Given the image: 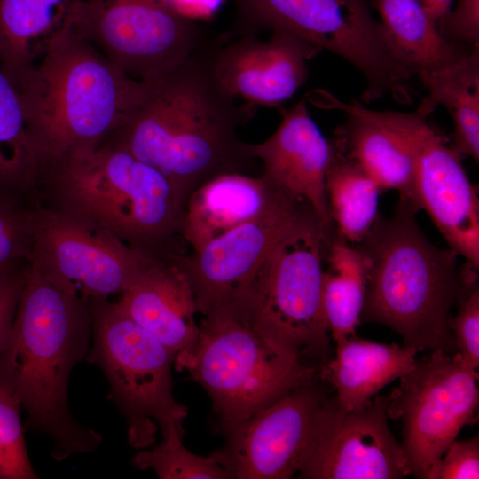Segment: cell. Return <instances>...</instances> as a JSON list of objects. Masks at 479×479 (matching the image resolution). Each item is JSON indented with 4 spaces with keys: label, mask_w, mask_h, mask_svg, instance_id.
<instances>
[{
    "label": "cell",
    "mask_w": 479,
    "mask_h": 479,
    "mask_svg": "<svg viewBox=\"0 0 479 479\" xmlns=\"http://www.w3.org/2000/svg\"><path fill=\"white\" fill-rule=\"evenodd\" d=\"M477 370L460 354L441 350L416 358L388 397V415L402 421V442L410 475H428L457 438L475 420L478 408Z\"/></svg>",
    "instance_id": "10"
},
{
    "label": "cell",
    "mask_w": 479,
    "mask_h": 479,
    "mask_svg": "<svg viewBox=\"0 0 479 479\" xmlns=\"http://www.w3.org/2000/svg\"><path fill=\"white\" fill-rule=\"evenodd\" d=\"M199 327L185 370L208 394L220 427L248 418L318 376L316 367L278 346L242 316H206Z\"/></svg>",
    "instance_id": "8"
},
{
    "label": "cell",
    "mask_w": 479,
    "mask_h": 479,
    "mask_svg": "<svg viewBox=\"0 0 479 479\" xmlns=\"http://www.w3.org/2000/svg\"><path fill=\"white\" fill-rule=\"evenodd\" d=\"M140 470L152 469L161 479H232L215 452L204 457L190 452L183 442L161 443L141 449L130 460Z\"/></svg>",
    "instance_id": "29"
},
{
    "label": "cell",
    "mask_w": 479,
    "mask_h": 479,
    "mask_svg": "<svg viewBox=\"0 0 479 479\" xmlns=\"http://www.w3.org/2000/svg\"><path fill=\"white\" fill-rule=\"evenodd\" d=\"M409 144L415 165L419 209H424L450 248L479 266V200L462 165V155L429 122L420 104L411 113L386 111Z\"/></svg>",
    "instance_id": "14"
},
{
    "label": "cell",
    "mask_w": 479,
    "mask_h": 479,
    "mask_svg": "<svg viewBox=\"0 0 479 479\" xmlns=\"http://www.w3.org/2000/svg\"><path fill=\"white\" fill-rule=\"evenodd\" d=\"M316 381L292 389L243 420L220 427L226 441L215 453L232 479H288L298 473L326 398Z\"/></svg>",
    "instance_id": "16"
},
{
    "label": "cell",
    "mask_w": 479,
    "mask_h": 479,
    "mask_svg": "<svg viewBox=\"0 0 479 479\" xmlns=\"http://www.w3.org/2000/svg\"><path fill=\"white\" fill-rule=\"evenodd\" d=\"M334 226L305 209L279 238L258 272L242 317L302 359L328 360L330 334L322 288L323 261Z\"/></svg>",
    "instance_id": "6"
},
{
    "label": "cell",
    "mask_w": 479,
    "mask_h": 479,
    "mask_svg": "<svg viewBox=\"0 0 479 479\" xmlns=\"http://www.w3.org/2000/svg\"><path fill=\"white\" fill-rule=\"evenodd\" d=\"M31 207L0 197V269L31 262Z\"/></svg>",
    "instance_id": "32"
},
{
    "label": "cell",
    "mask_w": 479,
    "mask_h": 479,
    "mask_svg": "<svg viewBox=\"0 0 479 479\" xmlns=\"http://www.w3.org/2000/svg\"><path fill=\"white\" fill-rule=\"evenodd\" d=\"M416 213L399 198L396 212L390 217L379 216L357 244L367 276L361 321L389 327L418 352L454 354L449 314L460 287L458 255L433 244Z\"/></svg>",
    "instance_id": "5"
},
{
    "label": "cell",
    "mask_w": 479,
    "mask_h": 479,
    "mask_svg": "<svg viewBox=\"0 0 479 479\" xmlns=\"http://www.w3.org/2000/svg\"><path fill=\"white\" fill-rule=\"evenodd\" d=\"M270 32L265 39L240 33L211 45V59L219 82L233 98L279 108L306 82L308 61L322 49L286 31Z\"/></svg>",
    "instance_id": "17"
},
{
    "label": "cell",
    "mask_w": 479,
    "mask_h": 479,
    "mask_svg": "<svg viewBox=\"0 0 479 479\" xmlns=\"http://www.w3.org/2000/svg\"><path fill=\"white\" fill-rule=\"evenodd\" d=\"M92 334L88 302L49 280L31 263L8 342L0 353V387L53 443L58 461L94 452L102 436L81 425L67 402L70 373L87 357Z\"/></svg>",
    "instance_id": "2"
},
{
    "label": "cell",
    "mask_w": 479,
    "mask_h": 479,
    "mask_svg": "<svg viewBox=\"0 0 479 479\" xmlns=\"http://www.w3.org/2000/svg\"><path fill=\"white\" fill-rule=\"evenodd\" d=\"M20 402L0 387V479L38 478L28 458Z\"/></svg>",
    "instance_id": "30"
},
{
    "label": "cell",
    "mask_w": 479,
    "mask_h": 479,
    "mask_svg": "<svg viewBox=\"0 0 479 479\" xmlns=\"http://www.w3.org/2000/svg\"><path fill=\"white\" fill-rule=\"evenodd\" d=\"M281 122L266 140L250 144L253 156L262 161L263 177L291 196L308 203L327 226L329 214L326 177L334 151L311 119L306 100L279 107Z\"/></svg>",
    "instance_id": "18"
},
{
    "label": "cell",
    "mask_w": 479,
    "mask_h": 479,
    "mask_svg": "<svg viewBox=\"0 0 479 479\" xmlns=\"http://www.w3.org/2000/svg\"><path fill=\"white\" fill-rule=\"evenodd\" d=\"M42 171L19 90L0 67V197L33 206Z\"/></svg>",
    "instance_id": "25"
},
{
    "label": "cell",
    "mask_w": 479,
    "mask_h": 479,
    "mask_svg": "<svg viewBox=\"0 0 479 479\" xmlns=\"http://www.w3.org/2000/svg\"><path fill=\"white\" fill-rule=\"evenodd\" d=\"M88 304L92 342L86 358L105 373L109 398L126 420L130 444L150 448L158 429L161 443L183 442L187 409L173 396V354L117 302L93 299Z\"/></svg>",
    "instance_id": "7"
},
{
    "label": "cell",
    "mask_w": 479,
    "mask_h": 479,
    "mask_svg": "<svg viewBox=\"0 0 479 479\" xmlns=\"http://www.w3.org/2000/svg\"><path fill=\"white\" fill-rule=\"evenodd\" d=\"M169 254L148 257L116 302L170 350L174 366L180 371L185 370L192 359L200 327L189 280Z\"/></svg>",
    "instance_id": "19"
},
{
    "label": "cell",
    "mask_w": 479,
    "mask_h": 479,
    "mask_svg": "<svg viewBox=\"0 0 479 479\" xmlns=\"http://www.w3.org/2000/svg\"><path fill=\"white\" fill-rule=\"evenodd\" d=\"M35 204L97 225L144 255L162 257L173 252L185 201L161 171L106 140L44 165Z\"/></svg>",
    "instance_id": "3"
},
{
    "label": "cell",
    "mask_w": 479,
    "mask_h": 479,
    "mask_svg": "<svg viewBox=\"0 0 479 479\" xmlns=\"http://www.w3.org/2000/svg\"><path fill=\"white\" fill-rule=\"evenodd\" d=\"M333 145L326 177L329 214L337 235L357 244L379 217L381 189L355 160Z\"/></svg>",
    "instance_id": "26"
},
{
    "label": "cell",
    "mask_w": 479,
    "mask_h": 479,
    "mask_svg": "<svg viewBox=\"0 0 479 479\" xmlns=\"http://www.w3.org/2000/svg\"><path fill=\"white\" fill-rule=\"evenodd\" d=\"M293 200L211 240L190 255H169L186 275L198 312L241 316L255 278L276 243L305 209Z\"/></svg>",
    "instance_id": "13"
},
{
    "label": "cell",
    "mask_w": 479,
    "mask_h": 479,
    "mask_svg": "<svg viewBox=\"0 0 479 479\" xmlns=\"http://www.w3.org/2000/svg\"><path fill=\"white\" fill-rule=\"evenodd\" d=\"M447 41L469 48H479V0H459L436 23Z\"/></svg>",
    "instance_id": "34"
},
{
    "label": "cell",
    "mask_w": 479,
    "mask_h": 479,
    "mask_svg": "<svg viewBox=\"0 0 479 479\" xmlns=\"http://www.w3.org/2000/svg\"><path fill=\"white\" fill-rule=\"evenodd\" d=\"M254 106H238L216 76L204 42L172 72L151 82L132 117L106 140L161 171L186 202L208 181L243 173L256 159L238 127Z\"/></svg>",
    "instance_id": "1"
},
{
    "label": "cell",
    "mask_w": 479,
    "mask_h": 479,
    "mask_svg": "<svg viewBox=\"0 0 479 479\" xmlns=\"http://www.w3.org/2000/svg\"><path fill=\"white\" fill-rule=\"evenodd\" d=\"M31 262L0 269V353L10 337Z\"/></svg>",
    "instance_id": "35"
},
{
    "label": "cell",
    "mask_w": 479,
    "mask_h": 479,
    "mask_svg": "<svg viewBox=\"0 0 479 479\" xmlns=\"http://www.w3.org/2000/svg\"><path fill=\"white\" fill-rule=\"evenodd\" d=\"M422 103L433 112L440 105L453 122V147L462 155L479 160V49L424 84Z\"/></svg>",
    "instance_id": "28"
},
{
    "label": "cell",
    "mask_w": 479,
    "mask_h": 479,
    "mask_svg": "<svg viewBox=\"0 0 479 479\" xmlns=\"http://www.w3.org/2000/svg\"><path fill=\"white\" fill-rule=\"evenodd\" d=\"M30 214L31 263L57 287L87 302L121 294L150 257L67 213L35 204Z\"/></svg>",
    "instance_id": "12"
},
{
    "label": "cell",
    "mask_w": 479,
    "mask_h": 479,
    "mask_svg": "<svg viewBox=\"0 0 479 479\" xmlns=\"http://www.w3.org/2000/svg\"><path fill=\"white\" fill-rule=\"evenodd\" d=\"M392 53L423 85L474 50L447 41L421 0H373Z\"/></svg>",
    "instance_id": "24"
},
{
    "label": "cell",
    "mask_w": 479,
    "mask_h": 479,
    "mask_svg": "<svg viewBox=\"0 0 479 479\" xmlns=\"http://www.w3.org/2000/svg\"><path fill=\"white\" fill-rule=\"evenodd\" d=\"M293 200H300L263 176L221 175L190 194L185 206L180 235L192 251L198 250L230 230Z\"/></svg>",
    "instance_id": "21"
},
{
    "label": "cell",
    "mask_w": 479,
    "mask_h": 479,
    "mask_svg": "<svg viewBox=\"0 0 479 479\" xmlns=\"http://www.w3.org/2000/svg\"><path fill=\"white\" fill-rule=\"evenodd\" d=\"M477 267L467 263L460 270L458 311L449 319L457 352L474 369L479 367V287Z\"/></svg>",
    "instance_id": "31"
},
{
    "label": "cell",
    "mask_w": 479,
    "mask_h": 479,
    "mask_svg": "<svg viewBox=\"0 0 479 479\" xmlns=\"http://www.w3.org/2000/svg\"><path fill=\"white\" fill-rule=\"evenodd\" d=\"M76 32L143 82L172 72L203 42L191 17L169 0H83Z\"/></svg>",
    "instance_id": "11"
},
{
    "label": "cell",
    "mask_w": 479,
    "mask_h": 479,
    "mask_svg": "<svg viewBox=\"0 0 479 479\" xmlns=\"http://www.w3.org/2000/svg\"><path fill=\"white\" fill-rule=\"evenodd\" d=\"M240 33L282 30L350 62L364 75L365 94L396 90L404 70L394 57L385 29L367 0H234Z\"/></svg>",
    "instance_id": "9"
},
{
    "label": "cell",
    "mask_w": 479,
    "mask_h": 479,
    "mask_svg": "<svg viewBox=\"0 0 479 479\" xmlns=\"http://www.w3.org/2000/svg\"><path fill=\"white\" fill-rule=\"evenodd\" d=\"M83 0H0V67L16 88L76 30Z\"/></svg>",
    "instance_id": "22"
},
{
    "label": "cell",
    "mask_w": 479,
    "mask_h": 479,
    "mask_svg": "<svg viewBox=\"0 0 479 479\" xmlns=\"http://www.w3.org/2000/svg\"><path fill=\"white\" fill-rule=\"evenodd\" d=\"M335 355L323 363L318 376L333 385L340 406L359 409L389 383L414 365L418 351L397 343H380L356 334L335 343Z\"/></svg>",
    "instance_id": "23"
},
{
    "label": "cell",
    "mask_w": 479,
    "mask_h": 479,
    "mask_svg": "<svg viewBox=\"0 0 479 479\" xmlns=\"http://www.w3.org/2000/svg\"><path fill=\"white\" fill-rule=\"evenodd\" d=\"M325 105L347 114L335 130L334 145L355 160L381 190L392 189L418 212L412 151L389 121L385 111L370 110L358 102L345 103L326 95Z\"/></svg>",
    "instance_id": "20"
},
{
    "label": "cell",
    "mask_w": 479,
    "mask_h": 479,
    "mask_svg": "<svg viewBox=\"0 0 479 479\" xmlns=\"http://www.w3.org/2000/svg\"><path fill=\"white\" fill-rule=\"evenodd\" d=\"M322 302L331 338L335 343L356 334L366 292V268L357 247L335 232L326 249Z\"/></svg>",
    "instance_id": "27"
},
{
    "label": "cell",
    "mask_w": 479,
    "mask_h": 479,
    "mask_svg": "<svg viewBox=\"0 0 479 479\" xmlns=\"http://www.w3.org/2000/svg\"><path fill=\"white\" fill-rule=\"evenodd\" d=\"M388 416L385 396H376L354 410L342 408L335 397L326 398L317 413L298 477L400 479L410 475Z\"/></svg>",
    "instance_id": "15"
},
{
    "label": "cell",
    "mask_w": 479,
    "mask_h": 479,
    "mask_svg": "<svg viewBox=\"0 0 479 479\" xmlns=\"http://www.w3.org/2000/svg\"><path fill=\"white\" fill-rule=\"evenodd\" d=\"M150 85L128 76L76 30L66 35L17 88L42 167L98 147L132 117Z\"/></svg>",
    "instance_id": "4"
},
{
    "label": "cell",
    "mask_w": 479,
    "mask_h": 479,
    "mask_svg": "<svg viewBox=\"0 0 479 479\" xmlns=\"http://www.w3.org/2000/svg\"><path fill=\"white\" fill-rule=\"evenodd\" d=\"M453 0H421L425 8L437 23L449 11Z\"/></svg>",
    "instance_id": "36"
},
{
    "label": "cell",
    "mask_w": 479,
    "mask_h": 479,
    "mask_svg": "<svg viewBox=\"0 0 479 479\" xmlns=\"http://www.w3.org/2000/svg\"><path fill=\"white\" fill-rule=\"evenodd\" d=\"M479 437L454 440L430 469L427 479H478Z\"/></svg>",
    "instance_id": "33"
}]
</instances>
